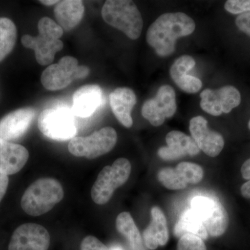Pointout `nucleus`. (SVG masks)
Returning <instances> with one entry per match:
<instances>
[{
  "label": "nucleus",
  "mask_w": 250,
  "mask_h": 250,
  "mask_svg": "<svg viewBox=\"0 0 250 250\" xmlns=\"http://www.w3.org/2000/svg\"><path fill=\"white\" fill-rule=\"evenodd\" d=\"M195 29V23L184 13L161 15L148 29L147 43L160 57H168L175 50L177 39L190 35Z\"/></svg>",
  "instance_id": "nucleus-1"
},
{
  "label": "nucleus",
  "mask_w": 250,
  "mask_h": 250,
  "mask_svg": "<svg viewBox=\"0 0 250 250\" xmlns=\"http://www.w3.org/2000/svg\"><path fill=\"white\" fill-rule=\"evenodd\" d=\"M38 30L37 36L24 35L21 42L26 48L34 50L38 63L49 65L54 62L55 54L63 48V42L61 41L63 30L53 20L47 17L39 21Z\"/></svg>",
  "instance_id": "nucleus-2"
},
{
  "label": "nucleus",
  "mask_w": 250,
  "mask_h": 250,
  "mask_svg": "<svg viewBox=\"0 0 250 250\" xmlns=\"http://www.w3.org/2000/svg\"><path fill=\"white\" fill-rule=\"evenodd\" d=\"M64 197L63 188L57 179L41 178L27 188L21 199L23 210L31 216L47 213Z\"/></svg>",
  "instance_id": "nucleus-3"
},
{
  "label": "nucleus",
  "mask_w": 250,
  "mask_h": 250,
  "mask_svg": "<svg viewBox=\"0 0 250 250\" xmlns=\"http://www.w3.org/2000/svg\"><path fill=\"white\" fill-rule=\"evenodd\" d=\"M104 21L116 28L131 40L139 39L142 33V16L134 1L129 0H108L103 5Z\"/></svg>",
  "instance_id": "nucleus-4"
},
{
  "label": "nucleus",
  "mask_w": 250,
  "mask_h": 250,
  "mask_svg": "<svg viewBox=\"0 0 250 250\" xmlns=\"http://www.w3.org/2000/svg\"><path fill=\"white\" fill-rule=\"evenodd\" d=\"M72 108L57 104L44 109L39 115L38 126L42 134L54 141L73 139L77 132V122Z\"/></svg>",
  "instance_id": "nucleus-5"
},
{
  "label": "nucleus",
  "mask_w": 250,
  "mask_h": 250,
  "mask_svg": "<svg viewBox=\"0 0 250 250\" xmlns=\"http://www.w3.org/2000/svg\"><path fill=\"white\" fill-rule=\"evenodd\" d=\"M131 166L125 158H120L111 166H106L98 174L91 189L92 200L97 205L107 203L115 190L129 179Z\"/></svg>",
  "instance_id": "nucleus-6"
},
{
  "label": "nucleus",
  "mask_w": 250,
  "mask_h": 250,
  "mask_svg": "<svg viewBox=\"0 0 250 250\" xmlns=\"http://www.w3.org/2000/svg\"><path fill=\"white\" fill-rule=\"evenodd\" d=\"M89 74V67L79 65L76 58L67 56L49 65L42 72L41 81L45 89L55 91L66 88L74 80L86 78Z\"/></svg>",
  "instance_id": "nucleus-7"
},
{
  "label": "nucleus",
  "mask_w": 250,
  "mask_h": 250,
  "mask_svg": "<svg viewBox=\"0 0 250 250\" xmlns=\"http://www.w3.org/2000/svg\"><path fill=\"white\" fill-rule=\"evenodd\" d=\"M117 140L116 130L111 126H106L86 137L75 136L69 143L68 150L77 157L93 159L112 150Z\"/></svg>",
  "instance_id": "nucleus-8"
},
{
  "label": "nucleus",
  "mask_w": 250,
  "mask_h": 250,
  "mask_svg": "<svg viewBox=\"0 0 250 250\" xmlns=\"http://www.w3.org/2000/svg\"><path fill=\"white\" fill-rule=\"evenodd\" d=\"M191 208L202 219L210 236H220L226 231L229 223L228 213L218 199L205 196L194 197Z\"/></svg>",
  "instance_id": "nucleus-9"
},
{
  "label": "nucleus",
  "mask_w": 250,
  "mask_h": 250,
  "mask_svg": "<svg viewBox=\"0 0 250 250\" xmlns=\"http://www.w3.org/2000/svg\"><path fill=\"white\" fill-rule=\"evenodd\" d=\"M177 111L175 92L168 85L159 88L154 98L147 100L143 105L142 115L153 126H159L171 118Z\"/></svg>",
  "instance_id": "nucleus-10"
},
{
  "label": "nucleus",
  "mask_w": 250,
  "mask_h": 250,
  "mask_svg": "<svg viewBox=\"0 0 250 250\" xmlns=\"http://www.w3.org/2000/svg\"><path fill=\"white\" fill-rule=\"evenodd\" d=\"M200 98L202 109L213 116L230 113L241 102L240 92L232 85H226L218 90L206 89L200 93Z\"/></svg>",
  "instance_id": "nucleus-11"
},
{
  "label": "nucleus",
  "mask_w": 250,
  "mask_h": 250,
  "mask_svg": "<svg viewBox=\"0 0 250 250\" xmlns=\"http://www.w3.org/2000/svg\"><path fill=\"white\" fill-rule=\"evenodd\" d=\"M50 236L42 225L23 224L15 230L9 244V250H48Z\"/></svg>",
  "instance_id": "nucleus-12"
},
{
  "label": "nucleus",
  "mask_w": 250,
  "mask_h": 250,
  "mask_svg": "<svg viewBox=\"0 0 250 250\" xmlns=\"http://www.w3.org/2000/svg\"><path fill=\"white\" fill-rule=\"evenodd\" d=\"M207 123L204 117L196 116L190 120L189 129L199 148L207 155L215 157L223 150L225 141L221 134L208 129Z\"/></svg>",
  "instance_id": "nucleus-13"
},
{
  "label": "nucleus",
  "mask_w": 250,
  "mask_h": 250,
  "mask_svg": "<svg viewBox=\"0 0 250 250\" xmlns=\"http://www.w3.org/2000/svg\"><path fill=\"white\" fill-rule=\"evenodd\" d=\"M36 111L23 108L12 111L0 120V139L9 141L21 137L34 121Z\"/></svg>",
  "instance_id": "nucleus-14"
},
{
  "label": "nucleus",
  "mask_w": 250,
  "mask_h": 250,
  "mask_svg": "<svg viewBox=\"0 0 250 250\" xmlns=\"http://www.w3.org/2000/svg\"><path fill=\"white\" fill-rule=\"evenodd\" d=\"M103 102V90L98 85H85L72 96V110L80 118H88L95 113Z\"/></svg>",
  "instance_id": "nucleus-15"
},
{
  "label": "nucleus",
  "mask_w": 250,
  "mask_h": 250,
  "mask_svg": "<svg viewBox=\"0 0 250 250\" xmlns=\"http://www.w3.org/2000/svg\"><path fill=\"white\" fill-rule=\"evenodd\" d=\"M29 156L24 146L0 139V170L8 176L22 170Z\"/></svg>",
  "instance_id": "nucleus-16"
},
{
  "label": "nucleus",
  "mask_w": 250,
  "mask_h": 250,
  "mask_svg": "<svg viewBox=\"0 0 250 250\" xmlns=\"http://www.w3.org/2000/svg\"><path fill=\"white\" fill-rule=\"evenodd\" d=\"M195 65V62L190 56L184 55L177 59L170 67L172 80L180 89L188 93H197L202 88V83L196 77L188 75Z\"/></svg>",
  "instance_id": "nucleus-17"
},
{
  "label": "nucleus",
  "mask_w": 250,
  "mask_h": 250,
  "mask_svg": "<svg viewBox=\"0 0 250 250\" xmlns=\"http://www.w3.org/2000/svg\"><path fill=\"white\" fill-rule=\"evenodd\" d=\"M110 105L113 114L123 126L130 128L133 125L131 111L136 104L134 92L126 87L118 88L109 96Z\"/></svg>",
  "instance_id": "nucleus-18"
},
{
  "label": "nucleus",
  "mask_w": 250,
  "mask_h": 250,
  "mask_svg": "<svg viewBox=\"0 0 250 250\" xmlns=\"http://www.w3.org/2000/svg\"><path fill=\"white\" fill-rule=\"evenodd\" d=\"M84 10V5L81 0L59 1L54 7V17L62 30L68 32L82 22Z\"/></svg>",
  "instance_id": "nucleus-19"
},
{
  "label": "nucleus",
  "mask_w": 250,
  "mask_h": 250,
  "mask_svg": "<svg viewBox=\"0 0 250 250\" xmlns=\"http://www.w3.org/2000/svg\"><path fill=\"white\" fill-rule=\"evenodd\" d=\"M152 220L143 232V241L148 249L156 250L159 246H165L168 241V229L165 215L157 207L151 210Z\"/></svg>",
  "instance_id": "nucleus-20"
},
{
  "label": "nucleus",
  "mask_w": 250,
  "mask_h": 250,
  "mask_svg": "<svg viewBox=\"0 0 250 250\" xmlns=\"http://www.w3.org/2000/svg\"><path fill=\"white\" fill-rule=\"evenodd\" d=\"M174 234L177 237L194 235L202 240L208 238V232L200 217L192 208L184 211L176 223Z\"/></svg>",
  "instance_id": "nucleus-21"
},
{
  "label": "nucleus",
  "mask_w": 250,
  "mask_h": 250,
  "mask_svg": "<svg viewBox=\"0 0 250 250\" xmlns=\"http://www.w3.org/2000/svg\"><path fill=\"white\" fill-rule=\"evenodd\" d=\"M116 228L129 243L131 250H147L134 219L128 212L120 213L116 219Z\"/></svg>",
  "instance_id": "nucleus-22"
},
{
  "label": "nucleus",
  "mask_w": 250,
  "mask_h": 250,
  "mask_svg": "<svg viewBox=\"0 0 250 250\" xmlns=\"http://www.w3.org/2000/svg\"><path fill=\"white\" fill-rule=\"evenodd\" d=\"M167 146L179 156V159L187 155L195 156L200 149L190 136L179 131H172L166 136Z\"/></svg>",
  "instance_id": "nucleus-23"
},
{
  "label": "nucleus",
  "mask_w": 250,
  "mask_h": 250,
  "mask_svg": "<svg viewBox=\"0 0 250 250\" xmlns=\"http://www.w3.org/2000/svg\"><path fill=\"white\" fill-rule=\"evenodd\" d=\"M17 28L11 20L0 18V62L12 52L17 41Z\"/></svg>",
  "instance_id": "nucleus-24"
},
{
  "label": "nucleus",
  "mask_w": 250,
  "mask_h": 250,
  "mask_svg": "<svg viewBox=\"0 0 250 250\" xmlns=\"http://www.w3.org/2000/svg\"><path fill=\"white\" fill-rule=\"evenodd\" d=\"M159 182L170 190H180L187 187V182L178 173L176 169L164 167L158 173Z\"/></svg>",
  "instance_id": "nucleus-25"
},
{
  "label": "nucleus",
  "mask_w": 250,
  "mask_h": 250,
  "mask_svg": "<svg viewBox=\"0 0 250 250\" xmlns=\"http://www.w3.org/2000/svg\"><path fill=\"white\" fill-rule=\"evenodd\" d=\"M176 170L188 184H197L204 177V171L200 166L189 162L180 163L176 167Z\"/></svg>",
  "instance_id": "nucleus-26"
},
{
  "label": "nucleus",
  "mask_w": 250,
  "mask_h": 250,
  "mask_svg": "<svg viewBox=\"0 0 250 250\" xmlns=\"http://www.w3.org/2000/svg\"><path fill=\"white\" fill-rule=\"evenodd\" d=\"M177 250H207L203 240L194 235H186L179 238Z\"/></svg>",
  "instance_id": "nucleus-27"
},
{
  "label": "nucleus",
  "mask_w": 250,
  "mask_h": 250,
  "mask_svg": "<svg viewBox=\"0 0 250 250\" xmlns=\"http://www.w3.org/2000/svg\"><path fill=\"white\" fill-rule=\"evenodd\" d=\"M225 9L231 14H243L250 12V0H229Z\"/></svg>",
  "instance_id": "nucleus-28"
},
{
  "label": "nucleus",
  "mask_w": 250,
  "mask_h": 250,
  "mask_svg": "<svg viewBox=\"0 0 250 250\" xmlns=\"http://www.w3.org/2000/svg\"><path fill=\"white\" fill-rule=\"evenodd\" d=\"M81 250H108V248L96 237L88 236L81 243Z\"/></svg>",
  "instance_id": "nucleus-29"
},
{
  "label": "nucleus",
  "mask_w": 250,
  "mask_h": 250,
  "mask_svg": "<svg viewBox=\"0 0 250 250\" xmlns=\"http://www.w3.org/2000/svg\"><path fill=\"white\" fill-rule=\"evenodd\" d=\"M237 27L250 37V12L239 15L236 20Z\"/></svg>",
  "instance_id": "nucleus-30"
},
{
  "label": "nucleus",
  "mask_w": 250,
  "mask_h": 250,
  "mask_svg": "<svg viewBox=\"0 0 250 250\" xmlns=\"http://www.w3.org/2000/svg\"><path fill=\"white\" fill-rule=\"evenodd\" d=\"M9 186V177L2 171L0 170V202L4 198Z\"/></svg>",
  "instance_id": "nucleus-31"
},
{
  "label": "nucleus",
  "mask_w": 250,
  "mask_h": 250,
  "mask_svg": "<svg viewBox=\"0 0 250 250\" xmlns=\"http://www.w3.org/2000/svg\"><path fill=\"white\" fill-rule=\"evenodd\" d=\"M241 174L243 178L250 180V159L245 161L242 166Z\"/></svg>",
  "instance_id": "nucleus-32"
},
{
  "label": "nucleus",
  "mask_w": 250,
  "mask_h": 250,
  "mask_svg": "<svg viewBox=\"0 0 250 250\" xmlns=\"http://www.w3.org/2000/svg\"><path fill=\"white\" fill-rule=\"evenodd\" d=\"M241 192L245 198L250 199V180L243 184L241 188Z\"/></svg>",
  "instance_id": "nucleus-33"
},
{
  "label": "nucleus",
  "mask_w": 250,
  "mask_h": 250,
  "mask_svg": "<svg viewBox=\"0 0 250 250\" xmlns=\"http://www.w3.org/2000/svg\"><path fill=\"white\" fill-rule=\"evenodd\" d=\"M39 2L41 4L45 5V6H51V5L57 4L59 2V1H56V0H42V1H39Z\"/></svg>",
  "instance_id": "nucleus-34"
},
{
  "label": "nucleus",
  "mask_w": 250,
  "mask_h": 250,
  "mask_svg": "<svg viewBox=\"0 0 250 250\" xmlns=\"http://www.w3.org/2000/svg\"><path fill=\"white\" fill-rule=\"evenodd\" d=\"M108 250H125L123 249V247L119 246V245H113Z\"/></svg>",
  "instance_id": "nucleus-35"
},
{
  "label": "nucleus",
  "mask_w": 250,
  "mask_h": 250,
  "mask_svg": "<svg viewBox=\"0 0 250 250\" xmlns=\"http://www.w3.org/2000/svg\"><path fill=\"white\" fill-rule=\"evenodd\" d=\"M248 127H249V129L250 130V121H249V123H248Z\"/></svg>",
  "instance_id": "nucleus-36"
}]
</instances>
